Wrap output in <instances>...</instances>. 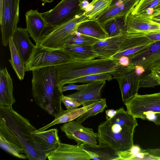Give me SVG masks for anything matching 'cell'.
<instances>
[{"mask_svg":"<svg viewBox=\"0 0 160 160\" xmlns=\"http://www.w3.org/2000/svg\"><path fill=\"white\" fill-rule=\"evenodd\" d=\"M127 33L115 37L99 40L92 46L97 54V58L106 59L111 58L119 51Z\"/></svg>","mask_w":160,"mask_h":160,"instance_id":"16","label":"cell"},{"mask_svg":"<svg viewBox=\"0 0 160 160\" xmlns=\"http://www.w3.org/2000/svg\"><path fill=\"white\" fill-rule=\"evenodd\" d=\"M99 40L94 37L77 32L72 37L66 48L71 45L92 46Z\"/></svg>","mask_w":160,"mask_h":160,"instance_id":"32","label":"cell"},{"mask_svg":"<svg viewBox=\"0 0 160 160\" xmlns=\"http://www.w3.org/2000/svg\"><path fill=\"white\" fill-rule=\"evenodd\" d=\"M49 160H90L92 157L83 145L59 143L48 155Z\"/></svg>","mask_w":160,"mask_h":160,"instance_id":"12","label":"cell"},{"mask_svg":"<svg viewBox=\"0 0 160 160\" xmlns=\"http://www.w3.org/2000/svg\"><path fill=\"white\" fill-rule=\"evenodd\" d=\"M88 0H79L81 4L82 5L83 3L86 1Z\"/></svg>","mask_w":160,"mask_h":160,"instance_id":"46","label":"cell"},{"mask_svg":"<svg viewBox=\"0 0 160 160\" xmlns=\"http://www.w3.org/2000/svg\"><path fill=\"white\" fill-rule=\"evenodd\" d=\"M20 0H2L0 12L2 45L7 46L17 28L19 21Z\"/></svg>","mask_w":160,"mask_h":160,"instance_id":"9","label":"cell"},{"mask_svg":"<svg viewBox=\"0 0 160 160\" xmlns=\"http://www.w3.org/2000/svg\"><path fill=\"white\" fill-rule=\"evenodd\" d=\"M146 73L145 72L140 77L139 88H152L159 85V83L149 70Z\"/></svg>","mask_w":160,"mask_h":160,"instance_id":"33","label":"cell"},{"mask_svg":"<svg viewBox=\"0 0 160 160\" xmlns=\"http://www.w3.org/2000/svg\"><path fill=\"white\" fill-rule=\"evenodd\" d=\"M125 0H110V3L109 7L117 4Z\"/></svg>","mask_w":160,"mask_h":160,"instance_id":"43","label":"cell"},{"mask_svg":"<svg viewBox=\"0 0 160 160\" xmlns=\"http://www.w3.org/2000/svg\"><path fill=\"white\" fill-rule=\"evenodd\" d=\"M78 33L92 37L100 40L109 38L103 27L96 19H86L78 25Z\"/></svg>","mask_w":160,"mask_h":160,"instance_id":"22","label":"cell"},{"mask_svg":"<svg viewBox=\"0 0 160 160\" xmlns=\"http://www.w3.org/2000/svg\"><path fill=\"white\" fill-rule=\"evenodd\" d=\"M106 82V81H99L88 83L84 88L66 96L80 101L82 106L91 104L102 98L101 91Z\"/></svg>","mask_w":160,"mask_h":160,"instance_id":"18","label":"cell"},{"mask_svg":"<svg viewBox=\"0 0 160 160\" xmlns=\"http://www.w3.org/2000/svg\"><path fill=\"white\" fill-rule=\"evenodd\" d=\"M85 14L84 12L67 22L50 28L38 46L42 49L50 51L64 49L77 33L78 25L87 19Z\"/></svg>","mask_w":160,"mask_h":160,"instance_id":"5","label":"cell"},{"mask_svg":"<svg viewBox=\"0 0 160 160\" xmlns=\"http://www.w3.org/2000/svg\"><path fill=\"white\" fill-rule=\"evenodd\" d=\"M85 11L79 0H62L52 9L42 13L50 28L67 22Z\"/></svg>","mask_w":160,"mask_h":160,"instance_id":"7","label":"cell"},{"mask_svg":"<svg viewBox=\"0 0 160 160\" xmlns=\"http://www.w3.org/2000/svg\"><path fill=\"white\" fill-rule=\"evenodd\" d=\"M130 64L143 66L148 71L160 65V41L155 42L144 50L129 57Z\"/></svg>","mask_w":160,"mask_h":160,"instance_id":"14","label":"cell"},{"mask_svg":"<svg viewBox=\"0 0 160 160\" xmlns=\"http://www.w3.org/2000/svg\"><path fill=\"white\" fill-rule=\"evenodd\" d=\"M32 93L33 98L41 108L55 118L62 110L63 94L59 87L54 66L32 71Z\"/></svg>","mask_w":160,"mask_h":160,"instance_id":"2","label":"cell"},{"mask_svg":"<svg viewBox=\"0 0 160 160\" xmlns=\"http://www.w3.org/2000/svg\"><path fill=\"white\" fill-rule=\"evenodd\" d=\"M118 59L112 58L88 60H73L54 66L60 89L72 80L91 74L110 73L113 75L120 67Z\"/></svg>","mask_w":160,"mask_h":160,"instance_id":"3","label":"cell"},{"mask_svg":"<svg viewBox=\"0 0 160 160\" xmlns=\"http://www.w3.org/2000/svg\"><path fill=\"white\" fill-rule=\"evenodd\" d=\"M0 75V105L12 106L15 102L13 93V82L6 67L1 68Z\"/></svg>","mask_w":160,"mask_h":160,"instance_id":"20","label":"cell"},{"mask_svg":"<svg viewBox=\"0 0 160 160\" xmlns=\"http://www.w3.org/2000/svg\"><path fill=\"white\" fill-rule=\"evenodd\" d=\"M124 103L127 111L134 117L145 120L149 113H160V92L145 95L137 93Z\"/></svg>","mask_w":160,"mask_h":160,"instance_id":"8","label":"cell"},{"mask_svg":"<svg viewBox=\"0 0 160 160\" xmlns=\"http://www.w3.org/2000/svg\"><path fill=\"white\" fill-rule=\"evenodd\" d=\"M88 83L83 84L80 85H75L73 83H70L68 85L62 86L61 89L62 92L69 90H76L78 91L81 90L85 88L88 86Z\"/></svg>","mask_w":160,"mask_h":160,"instance_id":"36","label":"cell"},{"mask_svg":"<svg viewBox=\"0 0 160 160\" xmlns=\"http://www.w3.org/2000/svg\"><path fill=\"white\" fill-rule=\"evenodd\" d=\"M126 24L128 33L160 32V23L142 14L131 13L126 18Z\"/></svg>","mask_w":160,"mask_h":160,"instance_id":"15","label":"cell"},{"mask_svg":"<svg viewBox=\"0 0 160 160\" xmlns=\"http://www.w3.org/2000/svg\"><path fill=\"white\" fill-rule=\"evenodd\" d=\"M98 101L91 104L82 106L80 108L62 110L60 113L51 122L38 129L39 131L46 130L49 128L57 124L65 123L72 120L80 117L82 114L93 107Z\"/></svg>","mask_w":160,"mask_h":160,"instance_id":"21","label":"cell"},{"mask_svg":"<svg viewBox=\"0 0 160 160\" xmlns=\"http://www.w3.org/2000/svg\"><path fill=\"white\" fill-rule=\"evenodd\" d=\"M150 70L151 73L158 83L159 85H160V72L154 69H152Z\"/></svg>","mask_w":160,"mask_h":160,"instance_id":"40","label":"cell"},{"mask_svg":"<svg viewBox=\"0 0 160 160\" xmlns=\"http://www.w3.org/2000/svg\"><path fill=\"white\" fill-rule=\"evenodd\" d=\"M126 18L124 16L117 17L108 21L104 24L103 27L109 38L127 33Z\"/></svg>","mask_w":160,"mask_h":160,"instance_id":"25","label":"cell"},{"mask_svg":"<svg viewBox=\"0 0 160 160\" xmlns=\"http://www.w3.org/2000/svg\"><path fill=\"white\" fill-rule=\"evenodd\" d=\"M32 133L48 148L52 150L56 149L61 142L58 136V130L56 128L42 131L36 129Z\"/></svg>","mask_w":160,"mask_h":160,"instance_id":"26","label":"cell"},{"mask_svg":"<svg viewBox=\"0 0 160 160\" xmlns=\"http://www.w3.org/2000/svg\"><path fill=\"white\" fill-rule=\"evenodd\" d=\"M83 146L91 155L92 160H118V152L109 147L99 145L94 146Z\"/></svg>","mask_w":160,"mask_h":160,"instance_id":"23","label":"cell"},{"mask_svg":"<svg viewBox=\"0 0 160 160\" xmlns=\"http://www.w3.org/2000/svg\"><path fill=\"white\" fill-rule=\"evenodd\" d=\"M119 64L122 66L127 67L130 65V59L127 56H122L118 59Z\"/></svg>","mask_w":160,"mask_h":160,"instance_id":"37","label":"cell"},{"mask_svg":"<svg viewBox=\"0 0 160 160\" xmlns=\"http://www.w3.org/2000/svg\"><path fill=\"white\" fill-rule=\"evenodd\" d=\"M116 110L113 109H108L105 111L106 119L112 117L116 113Z\"/></svg>","mask_w":160,"mask_h":160,"instance_id":"39","label":"cell"},{"mask_svg":"<svg viewBox=\"0 0 160 160\" xmlns=\"http://www.w3.org/2000/svg\"><path fill=\"white\" fill-rule=\"evenodd\" d=\"M29 34L26 29L17 27L12 37L25 64L29 60L35 47L30 40Z\"/></svg>","mask_w":160,"mask_h":160,"instance_id":"19","label":"cell"},{"mask_svg":"<svg viewBox=\"0 0 160 160\" xmlns=\"http://www.w3.org/2000/svg\"><path fill=\"white\" fill-rule=\"evenodd\" d=\"M116 111L112 117L106 120L112 123L132 128H135L138 126L136 118L122 107L116 110Z\"/></svg>","mask_w":160,"mask_h":160,"instance_id":"28","label":"cell"},{"mask_svg":"<svg viewBox=\"0 0 160 160\" xmlns=\"http://www.w3.org/2000/svg\"><path fill=\"white\" fill-rule=\"evenodd\" d=\"M72 56L78 60H88L97 58L98 55L94 51L92 46L71 45L65 48Z\"/></svg>","mask_w":160,"mask_h":160,"instance_id":"27","label":"cell"},{"mask_svg":"<svg viewBox=\"0 0 160 160\" xmlns=\"http://www.w3.org/2000/svg\"><path fill=\"white\" fill-rule=\"evenodd\" d=\"M159 14H160V4L154 8L153 12L151 15H155Z\"/></svg>","mask_w":160,"mask_h":160,"instance_id":"41","label":"cell"},{"mask_svg":"<svg viewBox=\"0 0 160 160\" xmlns=\"http://www.w3.org/2000/svg\"><path fill=\"white\" fill-rule=\"evenodd\" d=\"M152 0H140L139 3L135 7H138L140 6L145 4Z\"/></svg>","mask_w":160,"mask_h":160,"instance_id":"42","label":"cell"},{"mask_svg":"<svg viewBox=\"0 0 160 160\" xmlns=\"http://www.w3.org/2000/svg\"><path fill=\"white\" fill-rule=\"evenodd\" d=\"M134 71L136 75L140 77L145 72V69L142 66L137 65L135 66Z\"/></svg>","mask_w":160,"mask_h":160,"instance_id":"38","label":"cell"},{"mask_svg":"<svg viewBox=\"0 0 160 160\" xmlns=\"http://www.w3.org/2000/svg\"><path fill=\"white\" fill-rule=\"evenodd\" d=\"M135 129L106 120L98 127V145L109 147L117 152L128 150L134 145Z\"/></svg>","mask_w":160,"mask_h":160,"instance_id":"4","label":"cell"},{"mask_svg":"<svg viewBox=\"0 0 160 160\" xmlns=\"http://www.w3.org/2000/svg\"><path fill=\"white\" fill-rule=\"evenodd\" d=\"M78 121L72 120L60 127L61 130L68 138L78 144L94 146L98 145V135L92 128L85 127Z\"/></svg>","mask_w":160,"mask_h":160,"instance_id":"11","label":"cell"},{"mask_svg":"<svg viewBox=\"0 0 160 160\" xmlns=\"http://www.w3.org/2000/svg\"><path fill=\"white\" fill-rule=\"evenodd\" d=\"M37 129L12 106L0 105V146L14 157L29 160H45L52 150L32 132Z\"/></svg>","mask_w":160,"mask_h":160,"instance_id":"1","label":"cell"},{"mask_svg":"<svg viewBox=\"0 0 160 160\" xmlns=\"http://www.w3.org/2000/svg\"><path fill=\"white\" fill-rule=\"evenodd\" d=\"M149 17L152 20H160V14L155 15H151Z\"/></svg>","mask_w":160,"mask_h":160,"instance_id":"44","label":"cell"},{"mask_svg":"<svg viewBox=\"0 0 160 160\" xmlns=\"http://www.w3.org/2000/svg\"><path fill=\"white\" fill-rule=\"evenodd\" d=\"M106 98H101L92 108L77 119V121L82 123L88 118L101 113L107 107Z\"/></svg>","mask_w":160,"mask_h":160,"instance_id":"31","label":"cell"},{"mask_svg":"<svg viewBox=\"0 0 160 160\" xmlns=\"http://www.w3.org/2000/svg\"><path fill=\"white\" fill-rule=\"evenodd\" d=\"M62 101L67 110L76 108L82 105V102L78 100L63 94L62 96Z\"/></svg>","mask_w":160,"mask_h":160,"instance_id":"35","label":"cell"},{"mask_svg":"<svg viewBox=\"0 0 160 160\" xmlns=\"http://www.w3.org/2000/svg\"><path fill=\"white\" fill-rule=\"evenodd\" d=\"M112 76L111 74L106 73L91 74L72 80L69 84L76 83H88L99 81H109L113 79Z\"/></svg>","mask_w":160,"mask_h":160,"instance_id":"30","label":"cell"},{"mask_svg":"<svg viewBox=\"0 0 160 160\" xmlns=\"http://www.w3.org/2000/svg\"><path fill=\"white\" fill-rule=\"evenodd\" d=\"M118 82L123 102L137 94L139 88L140 77L131 67H122L113 75Z\"/></svg>","mask_w":160,"mask_h":160,"instance_id":"10","label":"cell"},{"mask_svg":"<svg viewBox=\"0 0 160 160\" xmlns=\"http://www.w3.org/2000/svg\"><path fill=\"white\" fill-rule=\"evenodd\" d=\"M9 46L11 53V59L9 60L18 79L23 80L25 75V63L19 54L15 44L12 37L9 41Z\"/></svg>","mask_w":160,"mask_h":160,"instance_id":"24","label":"cell"},{"mask_svg":"<svg viewBox=\"0 0 160 160\" xmlns=\"http://www.w3.org/2000/svg\"><path fill=\"white\" fill-rule=\"evenodd\" d=\"M142 150L138 146L134 145L128 150L118 152L119 156L118 160H132L136 155Z\"/></svg>","mask_w":160,"mask_h":160,"instance_id":"34","label":"cell"},{"mask_svg":"<svg viewBox=\"0 0 160 160\" xmlns=\"http://www.w3.org/2000/svg\"><path fill=\"white\" fill-rule=\"evenodd\" d=\"M75 60L66 49L52 51L35 47L28 62L25 65V71H32L41 68L55 66Z\"/></svg>","mask_w":160,"mask_h":160,"instance_id":"6","label":"cell"},{"mask_svg":"<svg viewBox=\"0 0 160 160\" xmlns=\"http://www.w3.org/2000/svg\"><path fill=\"white\" fill-rule=\"evenodd\" d=\"M140 0H125L108 7L95 19L103 26L108 21L116 17H127L132 11Z\"/></svg>","mask_w":160,"mask_h":160,"instance_id":"17","label":"cell"},{"mask_svg":"<svg viewBox=\"0 0 160 160\" xmlns=\"http://www.w3.org/2000/svg\"><path fill=\"white\" fill-rule=\"evenodd\" d=\"M26 29L33 39L36 45L39 46L50 27L42 13L37 10H30L25 14Z\"/></svg>","mask_w":160,"mask_h":160,"instance_id":"13","label":"cell"},{"mask_svg":"<svg viewBox=\"0 0 160 160\" xmlns=\"http://www.w3.org/2000/svg\"><path fill=\"white\" fill-rule=\"evenodd\" d=\"M110 0H93L86 7V16L88 19H95L109 6Z\"/></svg>","mask_w":160,"mask_h":160,"instance_id":"29","label":"cell"},{"mask_svg":"<svg viewBox=\"0 0 160 160\" xmlns=\"http://www.w3.org/2000/svg\"><path fill=\"white\" fill-rule=\"evenodd\" d=\"M44 3H51L55 0H41Z\"/></svg>","mask_w":160,"mask_h":160,"instance_id":"45","label":"cell"}]
</instances>
